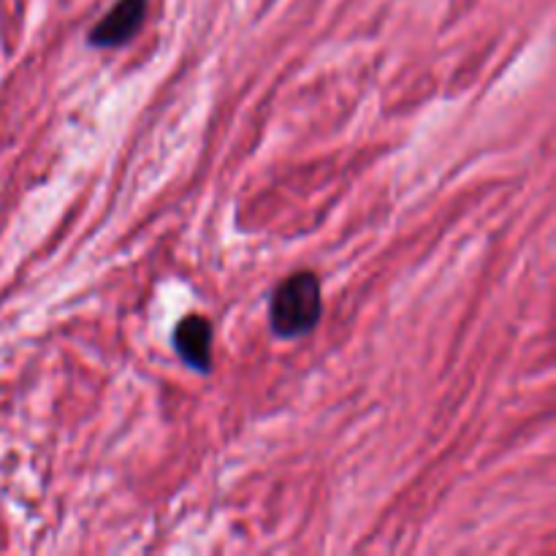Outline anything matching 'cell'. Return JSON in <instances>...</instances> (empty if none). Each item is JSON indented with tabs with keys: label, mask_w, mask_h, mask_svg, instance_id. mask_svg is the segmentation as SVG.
I'll return each instance as SVG.
<instances>
[{
	"label": "cell",
	"mask_w": 556,
	"mask_h": 556,
	"mask_svg": "<svg viewBox=\"0 0 556 556\" xmlns=\"http://www.w3.org/2000/svg\"><path fill=\"white\" fill-rule=\"evenodd\" d=\"M324 315L320 280L313 271H296L275 288L269 302V324L280 340H299L318 326Z\"/></svg>",
	"instance_id": "6da1fadb"
},
{
	"label": "cell",
	"mask_w": 556,
	"mask_h": 556,
	"mask_svg": "<svg viewBox=\"0 0 556 556\" xmlns=\"http://www.w3.org/2000/svg\"><path fill=\"white\" fill-rule=\"evenodd\" d=\"M144 11L147 0H119V3L92 27L87 41H90V47L98 49L123 47L125 41H130V38L139 33L141 22H144Z\"/></svg>",
	"instance_id": "7a4b0ae2"
},
{
	"label": "cell",
	"mask_w": 556,
	"mask_h": 556,
	"mask_svg": "<svg viewBox=\"0 0 556 556\" xmlns=\"http://www.w3.org/2000/svg\"><path fill=\"white\" fill-rule=\"evenodd\" d=\"M174 351L179 353L185 364L195 372H210L212 369V324L201 315L179 320L174 329Z\"/></svg>",
	"instance_id": "3957f363"
}]
</instances>
